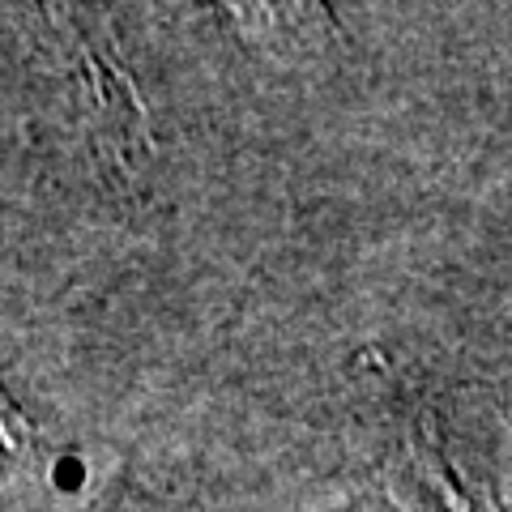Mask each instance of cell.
Returning <instances> with one entry per match:
<instances>
[{
    "mask_svg": "<svg viewBox=\"0 0 512 512\" xmlns=\"http://www.w3.org/2000/svg\"><path fill=\"white\" fill-rule=\"evenodd\" d=\"M30 457H35V427L0 389V487L26 474Z\"/></svg>",
    "mask_w": 512,
    "mask_h": 512,
    "instance_id": "1",
    "label": "cell"
},
{
    "mask_svg": "<svg viewBox=\"0 0 512 512\" xmlns=\"http://www.w3.org/2000/svg\"><path fill=\"white\" fill-rule=\"evenodd\" d=\"M94 512H167L158 500H150V495H141L133 487H111L107 491V500L94 508Z\"/></svg>",
    "mask_w": 512,
    "mask_h": 512,
    "instance_id": "2",
    "label": "cell"
}]
</instances>
